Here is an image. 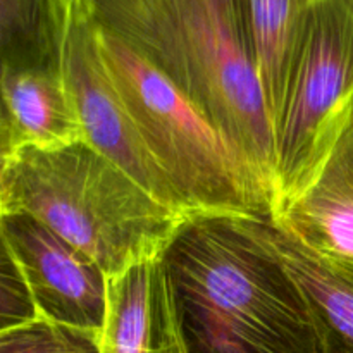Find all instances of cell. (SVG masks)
I'll use <instances>...</instances> for the list:
<instances>
[{"label":"cell","mask_w":353,"mask_h":353,"mask_svg":"<svg viewBox=\"0 0 353 353\" xmlns=\"http://www.w3.org/2000/svg\"><path fill=\"white\" fill-rule=\"evenodd\" d=\"M264 221L190 214L165 247L188 353H321L309 302Z\"/></svg>","instance_id":"6da1fadb"},{"label":"cell","mask_w":353,"mask_h":353,"mask_svg":"<svg viewBox=\"0 0 353 353\" xmlns=\"http://www.w3.org/2000/svg\"><path fill=\"white\" fill-rule=\"evenodd\" d=\"M168 78L274 190V137L254 47L210 0H79Z\"/></svg>","instance_id":"7a4b0ae2"},{"label":"cell","mask_w":353,"mask_h":353,"mask_svg":"<svg viewBox=\"0 0 353 353\" xmlns=\"http://www.w3.org/2000/svg\"><path fill=\"white\" fill-rule=\"evenodd\" d=\"M0 212L37 217L109 278L161 257L186 217L86 140L0 159Z\"/></svg>","instance_id":"3957f363"},{"label":"cell","mask_w":353,"mask_h":353,"mask_svg":"<svg viewBox=\"0 0 353 353\" xmlns=\"http://www.w3.org/2000/svg\"><path fill=\"white\" fill-rule=\"evenodd\" d=\"M95 30L107 71L186 212L271 219L274 192L241 152L168 78Z\"/></svg>","instance_id":"277c9868"},{"label":"cell","mask_w":353,"mask_h":353,"mask_svg":"<svg viewBox=\"0 0 353 353\" xmlns=\"http://www.w3.org/2000/svg\"><path fill=\"white\" fill-rule=\"evenodd\" d=\"M352 93L353 10L345 0H323L303 28L285 99L272 124L274 199L292 185L324 124Z\"/></svg>","instance_id":"5b68a950"},{"label":"cell","mask_w":353,"mask_h":353,"mask_svg":"<svg viewBox=\"0 0 353 353\" xmlns=\"http://www.w3.org/2000/svg\"><path fill=\"white\" fill-rule=\"evenodd\" d=\"M271 223L312 254L353 271V93L334 110Z\"/></svg>","instance_id":"8992f818"},{"label":"cell","mask_w":353,"mask_h":353,"mask_svg":"<svg viewBox=\"0 0 353 353\" xmlns=\"http://www.w3.org/2000/svg\"><path fill=\"white\" fill-rule=\"evenodd\" d=\"M64 71L85 140L164 205L190 216L174 186L145 145L133 116L117 92L100 54L95 24L79 0L72 6Z\"/></svg>","instance_id":"52a82bcc"},{"label":"cell","mask_w":353,"mask_h":353,"mask_svg":"<svg viewBox=\"0 0 353 353\" xmlns=\"http://www.w3.org/2000/svg\"><path fill=\"white\" fill-rule=\"evenodd\" d=\"M0 233L41 317L102 333L109 276L92 257L26 212H0Z\"/></svg>","instance_id":"ba28073f"},{"label":"cell","mask_w":353,"mask_h":353,"mask_svg":"<svg viewBox=\"0 0 353 353\" xmlns=\"http://www.w3.org/2000/svg\"><path fill=\"white\" fill-rule=\"evenodd\" d=\"M102 353H188L162 255L109 278Z\"/></svg>","instance_id":"9c48e42d"},{"label":"cell","mask_w":353,"mask_h":353,"mask_svg":"<svg viewBox=\"0 0 353 353\" xmlns=\"http://www.w3.org/2000/svg\"><path fill=\"white\" fill-rule=\"evenodd\" d=\"M0 159L85 140L65 71H2Z\"/></svg>","instance_id":"30bf717a"},{"label":"cell","mask_w":353,"mask_h":353,"mask_svg":"<svg viewBox=\"0 0 353 353\" xmlns=\"http://www.w3.org/2000/svg\"><path fill=\"white\" fill-rule=\"evenodd\" d=\"M264 226L309 302L319 352L353 353V271L317 257L271 219H265Z\"/></svg>","instance_id":"8fae6325"},{"label":"cell","mask_w":353,"mask_h":353,"mask_svg":"<svg viewBox=\"0 0 353 353\" xmlns=\"http://www.w3.org/2000/svg\"><path fill=\"white\" fill-rule=\"evenodd\" d=\"M76 0H0V69L64 71Z\"/></svg>","instance_id":"7c38bea8"},{"label":"cell","mask_w":353,"mask_h":353,"mask_svg":"<svg viewBox=\"0 0 353 353\" xmlns=\"http://www.w3.org/2000/svg\"><path fill=\"white\" fill-rule=\"evenodd\" d=\"M319 2L323 0H250L254 61L271 124L281 109L303 28Z\"/></svg>","instance_id":"4fadbf2b"},{"label":"cell","mask_w":353,"mask_h":353,"mask_svg":"<svg viewBox=\"0 0 353 353\" xmlns=\"http://www.w3.org/2000/svg\"><path fill=\"white\" fill-rule=\"evenodd\" d=\"M0 353H102V343L99 331L40 317L0 331Z\"/></svg>","instance_id":"5bb4252c"},{"label":"cell","mask_w":353,"mask_h":353,"mask_svg":"<svg viewBox=\"0 0 353 353\" xmlns=\"http://www.w3.org/2000/svg\"><path fill=\"white\" fill-rule=\"evenodd\" d=\"M28 279L9 248L2 245L0 268V331L40 319Z\"/></svg>","instance_id":"9a60e30c"},{"label":"cell","mask_w":353,"mask_h":353,"mask_svg":"<svg viewBox=\"0 0 353 353\" xmlns=\"http://www.w3.org/2000/svg\"><path fill=\"white\" fill-rule=\"evenodd\" d=\"M221 14L252 43L250 0H210ZM254 47V43H252Z\"/></svg>","instance_id":"2e32d148"},{"label":"cell","mask_w":353,"mask_h":353,"mask_svg":"<svg viewBox=\"0 0 353 353\" xmlns=\"http://www.w3.org/2000/svg\"><path fill=\"white\" fill-rule=\"evenodd\" d=\"M345 3H347V6L353 10V0H345Z\"/></svg>","instance_id":"e0dca14e"}]
</instances>
